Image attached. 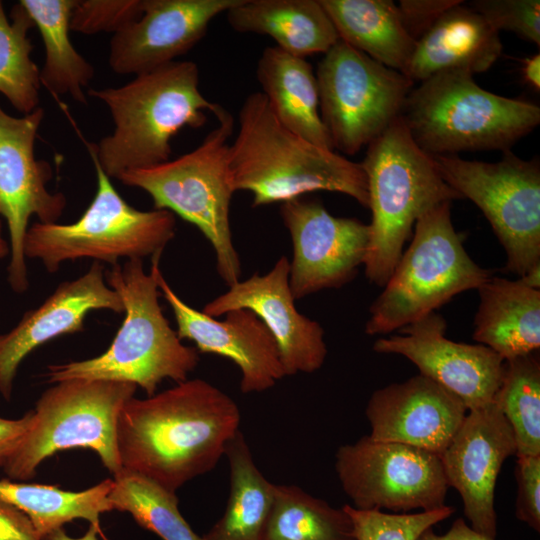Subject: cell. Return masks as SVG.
<instances>
[{
	"label": "cell",
	"instance_id": "60d3db41",
	"mask_svg": "<svg viewBox=\"0 0 540 540\" xmlns=\"http://www.w3.org/2000/svg\"><path fill=\"white\" fill-rule=\"evenodd\" d=\"M32 421L33 410L19 419L0 417V466L21 442L30 429Z\"/></svg>",
	"mask_w": 540,
	"mask_h": 540
},
{
	"label": "cell",
	"instance_id": "ee69618b",
	"mask_svg": "<svg viewBox=\"0 0 540 540\" xmlns=\"http://www.w3.org/2000/svg\"><path fill=\"white\" fill-rule=\"evenodd\" d=\"M98 534L103 535L95 526L90 525L87 531L78 538H73L67 535L63 528H60L49 535L43 540H98Z\"/></svg>",
	"mask_w": 540,
	"mask_h": 540
},
{
	"label": "cell",
	"instance_id": "83f0119b",
	"mask_svg": "<svg viewBox=\"0 0 540 540\" xmlns=\"http://www.w3.org/2000/svg\"><path fill=\"white\" fill-rule=\"evenodd\" d=\"M38 29L45 51L40 82L54 96L69 95L87 104L84 87L94 77L93 66L75 49L69 32L77 0H20Z\"/></svg>",
	"mask_w": 540,
	"mask_h": 540
},
{
	"label": "cell",
	"instance_id": "e0dca14e",
	"mask_svg": "<svg viewBox=\"0 0 540 540\" xmlns=\"http://www.w3.org/2000/svg\"><path fill=\"white\" fill-rule=\"evenodd\" d=\"M516 455L514 432L495 401L470 410L440 456L448 487L477 532L496 539L495 486L504 461Z\"/></svg>",
	"mask_w": 540,
	"mask_h": 540
},
{
	"label": "cell",
	"instance_id": "8d00e7d4",
	"mask_svg": "<svg viewBox=\"0 0 540 540\" xmlns=\"http://www.w3.org/2000/svg\"><path fill=\"white\" fill-rule=\"evenodd\" d=\"M468 5L497 32L510 31L539 46V0H474Z\"/></svg>",
	"mask_w": 540,
	"mask_h": 540
},
{
	"label": "cell",
	"instance_id": "8992f818",
	"mask_svg": "<svg viewBox=\"0 0 540 540\" xmlns=\"http://www.w3.org/2000/svg\"><path fill=\"white\" fill-rule=\"evenodd\" d=\"M400 117L430 155L504 152L539 125L540 107L487 91L471 73L445 71L412 88Z\"/></svg>",
	"mask_w": 540,
	"mask_h": 540
},
{
	"label": "cell",
	"instance_id": "4316f807",
	"mask_svg": "<svg viewBox=\"0 0 540 540\" xmlns=\"http://www.w3.org/2000/svg\"><path fill=\"white\" fill-rule=\"evenodd\" d=\"M339 39L377 62L404 72L416 46L390 0H320Z\"/></svg>",
	"mask_w": 540,
	"mask_h": 540
},
{
	"label": "cell",
	"instance_id": "d6986e66",
	"mask_svg": "<svg viewBox=\"0 0 540 540\" xmlns=\"http://www.w3.org/2000/svg\"><path fill=\"white\" fill-rule=\"evenodd\" d=\"M157 282L173 312L178 337L192 341L199 353L216 354L233 361L241 372L243 393L266 391L286 376L273 336L252 311L231 310L219 320L184 302L160 268Z\"/></svg>",
	"mask_w": 540,
	"mask_h": 540
},
{
	"label": "cell",
	"instance_id": "6da1fadb",
	"mask_svg": "<svg viewBox=\"0 0 540 540\" xmlns=\"http://www.w3.org/2000/svg\"><path fill=\"white\" fill-rule=\"evenodd\" d=\"M240 419L235 401L203 379H187L144 399L132 397L117 423L122 469L176 493L217 465Z\"/></svg>",
	"mask_w": 540,
	"mask_h": 540
},
{
	"label": "cell",
	"instance_id": "ab89813d",
	"mask_svg": "<svg viewBox=\"0 0 540 540\" xmlns=\"http://www.w3.org/2000/svg\"><path fill=\"white\" fill-rule=\"evenodd\" d=\"M0 540H42L30 519L0 500Z\"/></svg>",
	"mask_w": 540,
	"mask_h": 540
},
{
	"label": "cell",
	"instance_id": "836d02e7",
	"mask_svg": "<svg viewBox=\"0 0 540 540\" xmlns=\"http://www.w3.org/2000/svg\"><path fill=\"white\" fill-rule=\"evenodd\" d=\"M494 401L511 425L516 456L540 455V358L533 352L505 361Z\"/></svg>",
	"mask_w": 540,
	"mask_h": 540
},
{
	"label": "cell",
	"instance_id": "44dd1931",
	"mask_svg": "<svg viewBox=\"0 0 540 540\" xmlns=\"http://www.w3.org/2000/svg\"><path fill=\"white\" fill-rule=\"evenodd\" d=\"M467 411L455 394L419 373L374 391L365 413L373 440L410 445L440 457Z\"/></svg>",
	"mask_w": 540,
	"mask_h": 540
},
{
	"label": "cell",
	"instance_id": "f6af8a7d",
	"mask_svg": "<svg viewBox=\"0 0 540 540\" xmlns=\"http://www.w3.org/2000/svg\"><path fill=\"white\" fill-rule=\"evenodd\" d=\"M519 279L528 287L540 290V265L532 268Z\"/></svg>",
	"mask_w": 540,
	"mask_h": 540
},
{
	"label": "cell",
	"instance_id": "5bb4252c",
	"mask_svg": "<svg viewBox=\"0 0 540 540\" xmlns=\"http://www.w3.org/2000/svg\"><path fill=\"white\" fill-rule=\"evenodd\" d=\"M44 109L19 117L0 106V215L5 218L10 239L8 282L15 293L29 287L24 242L29 220L55 223L67 200L63 193H51V165L35 158L34 147Z\"/></svg>",
	"mask_w": 540,
	"mask_h": 540
},
{
	"label": "cell",
	"instance_id": "7402d4cb",
	"mask_svg": "<svg viewBox=\"0 0 540 540\" xmlns=\"http://www.w3.org/2000/svg\"><path fill=\"white\" fill-rule=\"evenodd\" d=\"M123 312L118 293L108 286L104 266L93 262L80 277L62 282L37 308L23 315L9 332L0 334V394L9 400L21 362L52 339L80 332L91 311Z\"/></svg>",
	"mask_w": 540,
	"mask_h": 540
},
{
	"label": "cell",
	"instance_id": "e575fe53",
	"mask_svg": "<svg viewBox=\"0 0 540 540\" xmlns=\"http://www.w3.org/2000/svg\"><path fill=\"white\" fill-rule=\"evenodd\" d=\"M343 509L350 516L356 540H417L420 534L454 513L451 506L417 513H386L360 510L352 505Z\"/></svg>",
	"mask_w": 540,
	"mask_h": 540
},
{
	"label": "cell",
	"instance_id": "f546056e",
	"mask_svg": "<svg viewBox=\"0 0 540 540\" xmlns=\"http://www.w3.org/2000/svg\"><path fill=\"white\" fill-rule=\"evenodd\" d=\"M112 483V479H105L74 492L54 485L0 479V500L23 512L42 540L75 519L87 520L102 533L100 515L113 510L109 501Z\"/></svg>",
	"mask_w": 540,
	"mask_h": 540
},
{
	"label": "cell",
	"instance_id": "3957f363",
	"mask_svg": "<svg viewBox=\"0 0 540 540\" xmlns=\"http://www.w3.org/2000/svg\"><path fill=\"white\" fill-rule=\"evenodd\" d=\"M229 164L234 190L251 192L253 207L323 190L348 195L368 208L367 178L361 163L288 129L262 92L248 95L240 108Z\"/></svg>",
	"mask_w": 540,
	"mask_h": 540
},
{
	"label": "cell",
	"instance_id": "7bdbcfd3",
	"mask_svg": "<svg viewBox=\"0 0 540 540\" xmlns=\"http://www.w3.org/2000/svg\"><path fill=\"white\" fill-rule=\"evenodd\" d=\"M522 75L534 90H540V54L537 53L523 60Z\"/></svg>",
	"mask_w": 540,
	"mask_h": 540
},
{
	"label": "cell",
	"instance_id": "d6a6232c",
	"mask_svg": "<svg viewBox=\"0 0 540 540\" xmlns=\"http://www.w3.org/2000/svg\"><path fill=\"white\" fill-rule=\"evenodd\" d=\"M112 480L109 501L113 510L129 513L142 528L163 540H204L181 515L176 493L125 469Z\"/></svg>",
	"mask_w": 540,
	"mask_h": 540
},
{
	"label": "cell",
	"instance_id": "d4e9b609",
	"mask_svg": "<svg viewBox=\"0 0 540 540\" xmlns=\"http://www.w3.org/2000/svg\"><path fill=\"white\" fill-rule=\"evenodd\" d=\"M226 19L233 30L267 35L300 58L325 54L340 40L320 0H238Z\"/></svg>",
	"mask_w": 540,
	"mask_h": 540
},
{
	"label": "cell",
	"instance_id": "603a6c76",
	"mask_svg": "<svg viewBox=\"0 0 540 540\" xmlns=\"http://www.w3.org/2000/svg\"><path fill=\"white\" fill-rule=\"evenodd\" d=\"M499 32L460 0L416 41L403 74L413 83L445 71H487L502 53Z\"/></svg>",
	"mask_w": 540,
	"mask_h": 540
},
{
	"label": "cell",
	"instance_id": "7c38bea8",
	"mask_svg": "<svg viewBox=\"0 0 540 540\" xmlns=\"http://www.w3.org/2000/svg\"><path fill=\"white\" fill-rule=\"evenodd\" d=\"M319 109L334 150L354 155L402 111L414 83L339 40L316 70Z\"/></svg>",
	"mask_w": 540,
	"mask_h": 540
},
{
	"label": "cell",
	"instance_id": "ac0fdd59",
	"mask_svg": "<svg viewBox=\"0 0 540 540\" xmlns=\"http://www.w3.org/2000/svg\"><path fill=\"white\" fill-rule=\"evenodd\" d=\"M289 270L290 261L281 256L268 273L239 280L202 310L215 318L235 309L252 311L273 336L286 376L313 373L327 356L322 326L295 306Z\"/></svg>",
	"mask_w": 540,
	"mask_h": 540
},
{
	"label": "cell",
	"instance_id": "30bf717a",
	"mask_svg": "<svg viewBox=\"0 0 540 540\" xmlns=\"http://www.w3.org/2000/svg\"><path fill=\"white\" fill-rule=\"evenodd\" d=\"M96 194L73 223H33L24 242L26 259H38L50 273L81 258L117 264L121 258L143 259L162 253L174 238L175 215L168 210L142 211L129 205L92 159Z\"/></svg>",
	"mask_w": 540,
	"mask_h": 540
},
{
	"label": "cell",
	"instance_id": "9c48e42d",
	"mask_svg": "<svg viewBox=\"0 0 540 540\" xmlns=\"http://www.w3.org/2000/svg\"><path fill=\"white\" fill-rule=\"evenodd\" d=\"M137 386L110 380L70 379L54 383L36 402L33 421L15 450L0 466L13 480H27L58 451L93 450L113 475L122 469L117 423Z\"/></svg>",
	"mask_w": 540,
	"mask_h": 540
},
{
	"label": "cell",
	"instance_id": "2e32d148",
	"mask_svg": "<svg viewBox=\"0 0 540 540\" xmlns=\"http://www.w3.org/2000/svg\"><path fill=\"white\" fill-rule=\"evenodd\" d=\"M447 322L432 312L373 344L377 353L398 354L410 360L419 373L455 394L467 410L494 401L505 370V361L482 344L446 338Z\"/></svg>",
	"mask_w": 540,
	"mask_h": 540
},
{
	"label": "cell",
	"instance_id": "4fadbf2b",
	"mask_svg": "<svg viewBox=\"0 0 540 540\" xmlns=\"http://www.w3.org/2000/svg\"><path fill=\"white\" fill-rule=\"evenodd\" d=\"M335 470L356 509L407 513L445 506L449 487L441 459L417 447L363 436L338 448Z\"/></svg>",
	"mask_w": 540,
	"mask_h": 540
},
{
	"label": "cell",
	"instance_id": "b9f144b4",
	"mask_svg": "<svg viewBox=\"0 0 540 540\" xmlns=\"http://www.w3.org/2000/svg\"><path fill=\"white\" fill-rule=\"evenodd\" d=\"M417 540H496L491 539L469 526L463 518H457L450 529L442 535L436 534L432 527L423 531Z\"/></svg>",
	"mask_w": 540,
	"mask_h": 540
},
{
	"label": "cell",
	"instance_id": "4dcf8cb0",
	"mask_svg": "<svg viewBox=\"0 0 540 540\" xmlns=\"http://www.w3.org/2000/svg\"><path fill=\"white\" fill-rule=\"evenodd\" d=\"M262 540H356L350 516L298 486L275 485Z\"/></svg>",
	"mask_w": 540,
	"mask_h": 540
},
{
	"label": "cell",
	"instance_id": "bcb514c9",
	"mask_svg": "<svg viewBox=\"0 0 540 540\" xmlns=\"http://www.w3.org/2000/svg\"><path fill=\"white\" fill-rule=\"evenodd\" d=\"M10 254V246L2 235V224L0 222V259Z\"/></svg>",
	"mask_w": 540,
	"mask_h": 540
},
{
	"label": "cell",
	"instance_id": "484cf974",
	"mask_svg": "<svg viewBox=\"0 0 540 540\" xmlns=\"http://www.w3.org/2000/svg\"><path fill=\"white\" fill-rule=\"evenodd\" d=\"M256 75L262 94L284 126L317 146L334 150L320 116L316 75L305 58L267 47Z\"/></svg>",
	"mask_w": 540,
	"mask_h": 540
},
{
	"label": "cell",
	"instance_id": "277c9868",
	"mask_svg": "<svg viewBox=\"0 0 540 540\" xmlns=\"http://www.w3.org/2000/svg\"><path fill=\"white\" fill-rule=\"evenodd\" d=\"M161 255L152 256L149 273L145 272L142 259L114 264L105 272L108 286L123 303L125 316L119 330L102 354L49 365L43 375L47 382L70 379L127 382L152 396L165 379L176 383L188 379L199 363V352L182 343L163 314L157 282Z\"/></svg>",
	"mask_w": 540,
	"mask_h": 540
},
{
	"label": "cell",
	"instance_id": "cb8c5ba5",
	"mask_svg": "<svg viewBox=\"0 0 540 540\" xmlns=\"http://www.w3.org/2000/svg\"><path fill=\"white\" fill-rule=\"evenodd\" d=\"M473 339L504 361L540 348V290L519 278L492 276L478 289Z\"/></svg>",
	"mask_w": 540,
	"mask_h": 540
},
{
	"label": "cell",
	"instance_id": "f1b7e54d",
	"mask_svg": "<svg viewBox=\"0 0 540 540\" xmlns=\"http://www.w3.org/2000/svg\"><path fill=\"white\" fill-rule=\"evenodd\" d=\"M230 491L223 516L203 535L204 540H262L272 507L275 484L257 468L239 430L226 446Z\"/></svg>",
	"mask_w": 540,
	"mask_h": 540
},
{
	"label": "cell",
	"instance_id": "8fae6325",
	"mask_svg": "<svg viewBox=\"0 0 540 540\" xmlns=\"http://www.w3.org/2000/svg\"><path fill=\"white\" fill-rule=\"evenodd\" d=\"M444 181L484 214L506 253V272L540 265V165L511 150L497 162L431 155Z\"/></svg>",
	"mask_w": 540,
	"mask_h": 540
},
{
	"label": "cell",
	"instance_id": "5b68a950",
	"mask_svg": "<svg viewBox=\"0 0 540 540\" xmlns=\"http://www.w3.org/2000/svg\"><path fill=\"white\" fill-rule=\"evenodd\" d=\"M361 165L372 213L364 272L370 283L384 287L417 219L440 203L462 197L444 181L400 116L368 144Z\"/></svg>",
	"mask_w": 540,
	"mask_h": 540
},
{
	"label": "cell",
	"instance_id": "d590c367",
	"mask_svg": "<svg viewBox=\"0 0 540 540\" xmlns=\"http://www.w3.org/2000/svg\"><path fill=\"white\" fill-rule=\"evenodd\" d=\"M144 0H77L70 30L86 35L122 31L142 14Z\"/></svg>",
	"mask_w": 540,
	"mask_h": 540
},
{
	"label": "cell",
	"instance_id": "ba28073f",
	"mask_svg": "<svg viewBox=\"0 0 540 540\" xmlns=\"http://www.w3.org/2000/svg\"><path fill=\"white\" fill-rule=\"evenodd\" d=\"M451 203L432 207L415 222L409 247L369 308L367 335L398 331L493 276L465 250L452 223Z\"/></svg>",
	"mask_w": 540,
	"mask_h": 540
},
{
	"label": "cell",
	"instance_id": "1f68e13d",
	"mask_svg": "<svg viewBox=\"0 0 540 540\" xmlns=\"http://www.w3.org/2000/svg\"><path fill=\"white\" fill-rule=\"evenodd\" d=\"M32 19L18 2L7 16L0 1V94L22 115L39 107L40 69L31 54Z\"/></svg>",
	"mask_w": 540,
	"mask_h": 540
},
{
	"label": "cell",
	"instance_id": "ffe728a7",
	"mask_svg": "<svg viewBox=\"0 0 540 540\" xmlns=\"http://www.w3.org/2000/svg\"><path fill=\"white\" fill-rule=\"evenodd\" d=\"M238 0H144L141 16L110 41L108 63L118 74L139 75L191 50L210 22Z\"/></svg>",
	"mask_w": 540,
	"mask_h": 540
},
{
	"label": "cell",
	"instance_id": "7a4b0ae2",
	"mask_svg": "<svg viewBox=\"0 0 540 540\" xmlns=\"http://www.w3.org/2000/svg\"><path fill=\"white\" fill-rule=\"evenodd\" d=\"M87 94L103 102L113 120L112 133L88 147L110 179L169 161L170 142L181 129L200 128L207 112L217 117L225 109L202 95L192 61L175 60L122 86Z\"/></svg>",
	"mask_w": 540,
	"mask_h": 540
},
{
	"label": "cell",
	"instance_id": "f35d334b",
	"mask_svg": "<svg viewBox=\"0 0 540 540\" xmlns=\"http://www.w3.org/2000/svg\"><path fill=\"white\" fill-rule=\"evenodd\" d=\"M460 0H401L397 4L403 23L417 41L449 8Z\"/></svg>",
	"mask_w": 540,
	"mask_h": 540
},
{
	"label": "cell",
	"instance_id": "9a60e30c",
	"mask_svg": "<svg viewBox=\"0 0 540 540\" xmlns=\"http://www.w3.org/2000/svg\"><path fill=\"white\" fill-rule=\"evenodd\" d=\"M292 241L289 284L295 300L351 282L363 265L370 229L356 218L335 217L318 201L281 203Z\"/></svg>",
	"mask_w": 540,
	"mask_h": 540
},
{
	"label": "cell",
	"instance_id": "52a82bcc",
	"mask_svg": "<svg viewBox=\"0 0 540 540\" xmlns=\"http://www.w3.org/2000/svg\"><path fill=\"white\" fill-rule=\"evenodd\" d=\"M218 124L194 150L160 165L128 171L118 180L147 192L154 209L168 210L196 226L210 242L220 278L231 286L241 277V262L230 226L235 192L228 139L233 116L224 109Z\"/></svg>",
	"mask_w": 540,
	"mask_h": 540
},
{
	"label": "cell",
	"instance_id": "74e56055",
	"mask_svg": "<svg viewBox=\"0 0 540 540\" xmlns=\"http://www.w3.org/2000/svg\"><path fill=\"white\" fill-rule=\"evenodd\" d=\"M515 476L518 485L515 515L537 533L540 532V455L517 457Z\"/></svg>",
	"mask_w": 540,
	"mask_h": 540
}]
</instances>
